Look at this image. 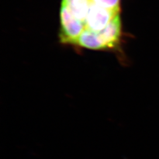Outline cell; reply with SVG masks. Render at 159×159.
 Returning <instances> with one entry per match:
<instances>
[{
  "mask_svg": "<svg viewBox=\"0 0 159 159\" xmlns=\"http://www.w3.org/2000/svg\"><path fill=\"white\" fill-rule=\"evenodd\" d=\"M121 0H62L60 42L80 49L116 53L124 63Z\"/></svg>",
  "mask_w": 159,
  "mask_h": 159,
  "instance_id": "obj_1",
  "label": "cell"
}]
</instances>
